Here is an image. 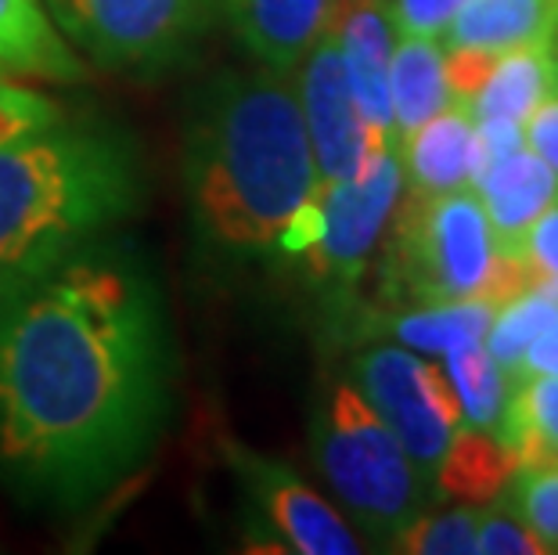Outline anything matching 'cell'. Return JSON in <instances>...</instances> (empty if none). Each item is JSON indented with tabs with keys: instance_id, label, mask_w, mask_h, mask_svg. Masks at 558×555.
<instances>
[{
	"instance_id": "obj_18",
	"label": "cell",
	"mask_w": 558,
	"mask_h": 555,
	"mask_svg": "<svg viewBox=\"0 0 558 555\" xmlns=\"http://www.w3.org/2000/svg\"><path fill=\"white\" fill-rule=\"evenodd\" d=\"M519 458L497 433L461 426L450 436L444 458L436 466V491L447 498H458L465 505H486L497 494L508 491V483L515 480Z\"/></svg>"
},
{
	"instance_id": "obj_14",
	"label": "cell",
	"mask_w": 558,
	"mask_h": 555,
	"mask_svg": "<svg viewBox=\"0 0 558 555\" xmlns=\"http://www.w3.org/2000/svg\"><path fill=\"white\" fill-rule=\"evenodd\" d=\"M472 188H476L480 206L486 220H490L501 253L512 250L522 239V231L544 209L558 203V173L541 156H533L526 145L512 152V156L490 162Z\"/></svg>"
},
{
	"instance_id": "obj_20",
	"label": "cell",
	"mask_w": 558,
	"mask_h": 555,
	"mask_svg": "<svg viewBox=\"0 0 558 555\" xmlns=\"http://www.w3.org/2000/svg\"><path fill=\"white\" fill-rule=\"evenodd\" d=\"M555 87H558V55L551 51V44L515 47V51L497 55L490 80H486L476 101H472V116L476 120L501 116V120L526 123V116L537 109V101Z\"/></svg>"
},
{
	"instance_id": "obj_17",
	"label": "cell",
	"mask_w": 558,
	"mask_h": 555,
	"mask_svg": "<svg viewBox=\"0 0 558 555\" xmlns=\"http://www.w3.org/2000/svg\"><path fill=\"white\" fill-rule=\"evenodd\" d=\"M497 306L490 300H454V303H414V311H357L361 336L386 333L400 347L422 353H444L469 339H483Z\"/></svg>"
},
{
	"instance_id": "obj_8",
	"label": "cell",
	"mask_w": 558,
	"mask_h": 555,
	"mask_svg": "<svg viewBox=\"0 0 558 555\" xmlns=\"http://www.w3.org/2000/svg\"><path fill=\"white\" fill-rule=\"evenodd\" d=\"M353 379L375 415L400 441L411 466L433 483L450 436L461 426V405L439 364L408 347H372L353 361Z\"/></svg>"
},
{
	"instance_id": "obj_11",
	"label": "cell",
	"mask_w": 558,
	"mask_h": 555,
	"mask_svg": "<svg viewBox=\"0 0 558 555\" xmlns=\"http://www.w3.org/2000/svg\"><path fill=\"white\" fill-rule=\"evenodd\" d=\"M325 26L336 33L342 73L361 120L378 137L393 141V105H389V55L397 33L378 0H331Z\"/></svg>"
},
{
	"instance_id": "obj_4",
	"label": "cell",
	"mask_w": 558,
	"mask_h": 555,
	"mask_svg": "<svg viewBox=\"0 0 558 555\" xmlns=\"http://www.w3.org/2000/svg\"><path fill=\"white\" fill-rule=\"evenodd\" d=\"M497 260L501 250L476 188L408 192L386 224L383 289L389 300L408 303L486 300Z\"/></svg>"
},
{
	"instance_id": "obj_32",
	"label": "cell",
	"mask_w": 558,
	"mask_h": 555,
	"mask_svg": "<svg viewBox=\"0 0 558 555\" xmlns=\"http://www.w3.org/2000/svg\"><path fill=\"white\" fill-rule=\"evenodd\" d=\"M537 289L544 292V297L551 300V306H555V314H558V278H544V281H537Z\"/></svg>"
},
{
	"instance_id": "obj_16",
	"label": "cell",
	"mask_w": 558,
	"mask_h": 555,
	"mask_svg": "<svg viewBox=\"0 0 558 555\" xmlns=\"http://www.w3.org/2000/svg\"><path fill=\"white\" fill-rule=\"evenodd\" d=\"M0 73L80 84L87 69L54 29L44 0H0Z\"/></svg>"
},
{
	"instance_id": "obj_3",
	"label": "cell",
	"mask_w": 558,
	"mask_h": 555,
	"mask_svg": "<svg viewBox=\"0 0 558 555\" xmlns=\"http://www.w3.org/2000/svg\"><path fill=\"white\" fill-rule=\"evenodd\" d=\"M134 145L112 126L51 123L0 145V292L29 286L134 217Z\"/></svg>"
},
{
	"instance_id": "obj_28",
	"label": "cell",
	"mask_w": 558,
	"mask_h": 555,
	"mask_svg": "<svg viewBox=\"0 0 558 555\" xmlns=\"http://www.w3.org/2000/svg\"><path fill=\"white\" fill-rule=\"evenodd\" d=\"M51 123H58V109L51 101L0 80V145L22 134H33V130H44Z\"/></svg>"
},
{
	"instance_id": "obj_30",
	"label": "cell",
	"mask_w": 558,
	"mask_h": 555,
	"mask_svg": "<svg viewBox=\"0 0 558 555\" xmlns=\"http://www.w3.org/2000/svg\"><path fill=\"white\" fill-rule=\"evenodd\" d=\"M522 134H526V148L533 156H541L558 173V87L544 94L537 109L526 116Z\"/></svg>"
},
{
	"instance_id": "obj_24",
	"label": "cell",
	"mask_w": 558,
	"mask_h": 555,
	"mask_svg": "<svg viewBox=\"0 0 558 555\" xmlns=\"http://www.w3.org/2000/svg\"><path fill=\"white\" fill-rule=\"evenodd\" d=\"M555 317L558 314H555L551 300L544 297L537 286L497 306L483 342H486V350H490V358L505 369L508 379H515L519 358H522V350H526V342L537 336L548 322H555Z\"/></svg>"
},
{
	"instance_id": "obj_12",
	"label": "cell",
	"mask_w": 558,
	"mask_h": 555,
	"mask_svg": "<svg viewBox=\"0 0 558 555\" xmlns=\"http://www.w3.org/2000/svg\"><path fill=\"white\" fill-rule=\"evenodd\" d=\"M408 192L444 195L476 184V116L465 105H444L433 120L397 145Z\"/></svg>"
},
{
	"instance_id": "obj_10",
	"label": "cell",
	"mask_w": 558,
	"mask_h": 555,
	"mask_svg": "<svg viewBox=\"0 0 558 555\" xmlns=\"http://www.w3.org/2000/svg\"><path fill=\"white\" fill-rule=\"evenodd\" d=\"M300 73V109L306 123V137H311L314 162H317V181L336 184L347 181L361 170L364 156L375 145H393L389 137H378L361 120L357 101H353L347 73H342V58L336 33L328 26L320 29V37L303 58Z\"/></svg>"
},
{
	"instance_id": "obj_7",
	"label": "cell",
	"mask_w": 558,
	"mask_h": 555,
	"mask_svg": "<svg viewBox=\"0 0 558 555\" xmlns=\"http://www.w3.org/2000/svg\"><path fill=\"white\" fill-rule=\"evenodd\" d=\"M58 29L116 73L173 69L209 29L220 0H44Z\"/></svg>"
},
{
	"instance_id": "obj_15",
	"label": "cell",
	"mask_w": 558,
	"mask_h": 555,
	"mask_svg": "<svg viewBox=\"0 0 558 555\" xmlns=\"http://www.w3.org/2000/svg\"><path fill=\"white\" fill-rule=\"evenodd\" d=\"M558 0H465L444 29V51L505 55L530 44H555Z\"/></svg>"
},
{
	"instance_id": "obj_1",
	"label": "cell",
	"mask_w": 558,
	"mask_h": 555,
	"mask_svg": "<svg viewBox=\"0 0 558 555\" xmlns=\"http://www.w3.org/2000/svg\"><path fill=\"white\" fill-rule=\"evenodd\" d=\"M162 292L130 245L94 242L0 292V469L22 505L73 512L134 472L173 411Z\"/></svg>"
},
{
	"instance_id": "obj_2",
	"label": "cell",
	"mask_w": 558,
	"mask_h": 555,
	"mask_svg": "<svg viewBox=\"0 0 558 555\" xmlns=\"http://www.w3.org/2000/svg\"><path fill=\"white\" fill-rule=\"evenodd\" d=\"M320 188L300 94L284 73H217L184 126V198L198 250L220 264L275 253L292 214Z\"/></svg>"
},
{
	"instance_id": "obj_33",
	"label": "cell",
	"mask_w": 558,
	"mask_h": 555,
	"mask_svg": "<svg viewBox=\"0 0 558 555\" xmlns=\"http://www.w3.org/2000/svg\"><path fill=\"white\" fill-rule=\"evenodd\" d=\"M551 51H555V55H558V37H555V44H551Z\"/></svg>"
},
{
	"instance_id": "obj_22",
	"label": "cell",
	"mask_w": 558,
	"mask_h": 555,
	"mask_svg": "<svg viewBox=\"0 0 558 555\" xmlns=\"http://www.w3.org/2000/svg\"><path fill=\"white\" fill-rule=\"evenodd\" d=\"M444 372L458 394L461 422H469L472 430H486V433L501 430V415H505L512 379H508L501 364L490 358L486 342L469 339V342H461V347H450L444 353Z\"/></svg>"
},
{
	"instance_id": "obj_31",
	"label": "cell",
	"mask_w": 558,
	"mask_h": 555,
	"mask_svg": "<svg viewBox=\"0 0 558 555\" xmlns=\"http://www.w3.org/2000/svg\"><path fill=\"white\" fill-rule=\"evenodd\" d=\"M526 375H558V317L544 325L541 333L526 342V350H522L515 379H526Z\"/></svg>"
},
{
	"instance_id": "obj_5",
	"label": "cell",
	"mask_w": 558,
	"mask_h": 555,
	"mask_svg": "<svg viewBox=\"0 0 558 555\" xmlns=\"http://www.w3.org/2000/svg\"><path fill=\"white\" fill-rule=\"evenodd\" d=\"M311 447L320 476L347 505L364 538L386 541L429 502V480L353 383H336L314 411Z\"/></svg>"
},
{
	"instance_id": "obj_21",
	"label": "cell",
	"mask_w": 558,
	"mask_h": 555,
	"mask_svg": "<svg viewBox=\"0 0 558 555\" xmlns=\"http://www.w3.org/2000/svg\"><path fill=\"white\" fill-rule=\"evenodd\" d=\"M497 436L515 451L519 469L558 466V375L515 379Z\"/></svg>"
},
{
	"instance_id": "obj_23",
	"label": "cell",
	"mask_w": 558,
	"mask_h": 555,
	"mask_svg": "<svg viewBox=\"0 0 558 555\" xmlns=\"http://www.w3.org/2000/svg\"><path fill=\"white\" fill-rule=\"evenodd\" d=\"M480 505H458L447 512H418L386 541L389 552L408 555H472L476 552Z\"/></svg>"
},
{
	"instance_id": "obj_25",
	"label": "cell",
	"mask_w": 558,
	"mask_h": 555,
	"mask_svg": "<svg viewBox=\"0 0 558 555\" xmlns=\"http://www.w3.org/2000/svg\"><path fill=\"white\" fill-rule=\"evenodd\" d=\"M476 552L483 555H548V545L533 534V527L519 516L508 494L480 505L476 523Z\"/></svg>"
},
{
	"instance_id": "obj_27",
	"label": "cell",
	"mask_w": 558,
	"mask_h": 555,
	"mask_svg": "<svg viewBox=\"0 0 558 555\" xmlns=\"http://www.w3.org/2000/svg\"><path fill=\"white\" fill-rule=\"evenodd\" d=\"M397 37H444L465 0H378Z\"/></svg>"
},
{
	"instance_id": "obj_6",
	"label": "cell",
	"mask_w": 558,
	"mask_h": 555,
	"mask_svg": "<svg viewBox=\"0 0 558 555\" xmlns=\"http://www.w3.org/2000/svg\"><path fill=\"white\" fill-rule=\"evenodd\" d=\"M400 195L403 173L393 145H375L353 177L317 188L320 234L300 260L339 325H347L361 311L357 286L372 264L375 245L383 242Z\"/></svg>"
},
{
	"instance_id": "obj_19",
	"label": "cell",
	"mask_w": 558,
	"mask_h": 555,
	"mask_svg": "<svg viewBox=\"0 0 558 555\" xmlns=\"http://www.w3.org/2000/svg\"><path fill=\"white\" fill-rule=\"evenodd\" d=\"M389 105H393V148L411 130L450 105L444 76V44L436 37H397L389 55Z\"/></svg>"
},
{
	"instance_id": "obj_9",
	"label": "cell",
	"mask_w": 558,
	"mask_h": 555,
	"mask_svg": "<svg viewBox=\"0 0 558 555\" xmlns=\"http://www.w3.org/2000/svg\"><path fill=\"white\" fill-rule=\"evenodd\" d=\"M223 462L234 472L248 505L281 548L300 555H357L364 545L350 523L289 466L253 451L239 441H220Z\"/></svg>"
},
{
	"instance_id": "obj_29",
	"label": "cell",
	"mask_w": 558,
	"mask_h": 555,
	"mask_svg": "<svg viewBox=\"0 0 558 555\" xmlns=\"http://www.w3.org/2000/svg\"><path fill=\"white\" fill-rule=\"evenodd\" d=\"M508 253L526 264V270L533 275V286L544 278H558V203L544 209Z\"/></svg>"
},
{
	"instance_id": "obj_26",
	"label": "cell",
	"mask_w": 558,
	"mask_h": 555,
	"mask_svg": "<svg viewBox=\"0 0 558 555\" xmlns=\"http://www.w3.org/2000/svg\"><path fill=\"white\" fill-rule=\"evenodd\" d=\"M505 494L515 502L519 516L548 545V552H558V466L519 469Z\"/></svg>"
},
{
	"instance_id": "obj_13",
	"label": "cell",
	"mask_w": 558,
	"mask_h": 555,
	"mask_svg": "<svg viewBox=\"0 0 558 555\" xmlns=\"http://www.w3.org/2000/svg\"><path fill=\"white\" fill-rule=\"evenodd\" d=\"M220 8L259 65L292 73L325 29L331 0H220Z\"/></svg>"
}]
</instances>
